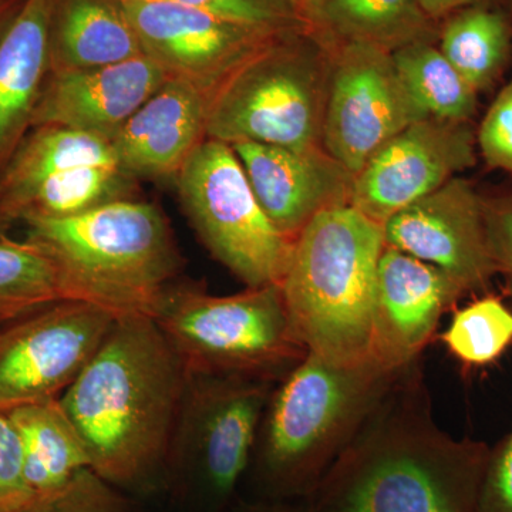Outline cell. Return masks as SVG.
I'll use <instances>...</instances> for the list:
<instances>
[{
  "mask_svg": "<svg viewBox=\"0 0 512 512\" xmlns=\"http://www.w3.org/2000/svg\"><path fill=\"white\" fill-rule=\"evenodd\" d=\"M23 512H136L133 497L84 470L62 490L37 498Z\"/></svg>",
  "mask_w": 512,
  "mask_h": 512,
  "instance_id": "cell-29",
  "label": "cell"
},
{
  "mask_svg": "<svg viewBox=\"0 0 512 512\" xmlns=\"http://www.w3.org/2000/svg\"><path fill=\"white\" fill-rule=\"evenodd\" d=\"M141 55L123 0H53L50 72L93 69Z\"/></svg>",
  "mask_w": 512,
  "mask_h": 512,
  "instance_id": "cell-21",
  "label": "cell"
},
{
  "mask_svg": "<svg viewBox=\"0 0 512 512\" xmlns=\"http://www.w3.org/2000/svg\"><path fill=\"white\" fill-rule=\"evenodd\" d=\"M117 315L66 299L0 325V412L60 399L109 335Z\"/></svg>",
  "mask_w": 512,
  "mask_h": 512,
  "instance_id": "cell-10",
  "label": "cell"
},
{
  "mask_svg": "<svg viewBox=\"0 0 512 512\" xmlns=\"http://www.w3.org/2000/svg\"><path fill=\"white\" fill-rule=\"evenodd\" d=\"M511 6H512V0H510Z\"/></svg>",
  "mask_w": 512,
  "mask_h": 512,
  "instance_id": "cell-39",
  "label": "cell"
},
{
  "mask_svg": "<svg viewBox=\"0 0 512 512\" xmlns=\"http://www.w3.org/2000/svg\"><path fill=\"white\" fill-rule=\"evenodd\" d=\"M476 512H512V430L490 448Z\"/></svg>",
  "mask_w": 512,
  "mask_h": 512,
  "instance_id": "cell-33",
  "label": "cell"
},
{
  "mask_svg": "<svg viewBox=\"0 0 512 512\" xmlns=\"http://www.w3.org/2000/svg\"><path fill=\"white\" fill-rule=\"evenodd\" d=\"M174 183L191 227L220 264L247 288L281 284L293 241L266 217L234 148L205 138Z\"/></svg>",
  "mask_w": 512,
  "mask_h": 512,
  "instance_id": "cell-9",
  "label": "cell"
},
{
  "mask_svg": "<svg viewBox=\"0 0 512 512\" xmlns=\"http://www.w3.org/2000/svg\"><path fill=\"white\" fill-rule=\"evenodd\" d=\"M266 217L295 241L320 212L350 205L355 175L323 147L231 144Z\"/></svg>",
  "mask_w": 512,
  "mask_h": 512,
  "instance_id": "cell-16",
  "label": "cell"
},
{
  "mask_svg": "<svg viewBox=\"0 0 512 512\" xmlns=\"http://www.w3.org/2000/svg\"><path fill=\"white\" fill-rule=\"evenodd\" d=\"M150 318L188 373L279 382L308 355L293 335L278 284L217 296L175 281Z\"/></svg>",
  "mask_w": 512,
  "mask_h": 512,
  "instance_id": "cell-7",
  "label": "cell"
},
{
  "mask_svg": "<svg viewBox=\"0 0 512 512\" xmlns=\"http://www.w3.org/2000/svg\"><path fill=\"white\" fill-rule=\"evenodd\" d=\"M384 244L446 272L467 295H485L498 275L484 215V195L466 178L396 212L383 224Z\"/></svg>",
  "mask_w": 512,
  "mask_h": 512,
  "instance_id": "cell-13",
  "label": "cell"
},
{
  "mask_svg": "<svg viewBox=\"0 0 512 512\" xmlns=\"http://www.w3.org/2000/svg\"><path fill=\"white\" fill-rule=\"evenodd\" d=\"M403 370L308 353L269 396L242 497L308 500Z\"/></svg>",
  "mask_w": 512,
  "mask_h": 512,
  "instance_id": "cell-3",
  "label": "cell"
},
{
  "mask_svg": "<svg viewBox=\"0 0 512 512\" xmlns=\"http://www.w3.org/2000/svg\"><path fill=\"white\" fill-rule=\"evenodd\" d=\"M476 163L470 121L429 117L404 128L367 161L353 180L350 205L383 225Z\"/></svg>",
  "mask_w": 512,
  "mask_h": 512,
  "instance_id": "cell-14",
  "label": "cell"
},
{
  "mask_svg": "<svg viewBox=\"0 0 512 512\" xmlns=\"http://www.w3.org/2000/svg\"><path fill=\"white\" fill-rule=\"evenodd\" d=\"M466 295L436 266L384 248L377 269L370 356L392 370L419 362L444 313Z\"/></svg>",
  "mask_w": 512,
  "mask_h": 512,
  "instance_id": "cell-15",
  "label": "cell"
},
{
  "mask_svg": "<svg viewBox=\"0 0 512 512\" xmlns=\"http://www.w3.org/2000/svg\"><path fill=\"white\" fill-rule=\"evenodd\" d=\"M291 2L296 13H298L299 18H301L309 28V20H311L316 9L319 8L322 0H291Z\"/></svg>",
  "mask_w": 512,
  "mask_h": 512,
  "instance_id": "cell-38",
  "label": "cell"
},
{
  "mask_svg": "<svg viewBox=\"0 0 512 512\" xmlns=\"http://www.w3.org/2000/svg\"><path fill=\"white\" fill-rule=\"evenodd\" d=\"M144 55L211 97L239 66L282 33L171 2L123 0ZM288 33V32H286Z\"/></svg>",
  "mask_w": 512,
  "mask_h": 512,
  "instance_id": "cell-12",
  "label": "cell"
},
{
  "mask_svg": "<svg viewBox=\"0 0 512 512\" xmlns=\"http://www.w3.org/2000/svg\"><path fill=\"white\" fill-rule=\"evenodd\" d=\"M167 79L146 55L93 69L49 72L32 128L67 127L111 143Z\"/></svg>",
  "mask_w": 512,
  "mask_h": 512,
  "instance_id": "cell-17",
  "label": "cell"
},
{
  "mask_svg": "<svg viewBox=\"0 0 512 512\" xmlns=\"http://www.w3.org/2000/svg\"><path fill=\"white\" fill-rule=\"evenodd\" d=\"M484 215L491 254L512 302V194L484 197Z\"/></svg>",
  "mask_w": 512,
  "mask_h": 512,
  "instance_id": "cell-34",
  "label": "cell"
},
{
  "mask_svg": "<svg viewBox=\"0 0 512 512\" xmlns=\"http://www.w3.org/2000/svg\"><path fill=\"white\" fill-rule=\"evenodd\" d=\"M77 165L119 163L103 138L67 127H33L0 173V238L22 224L30 198L47 178Z\"/></svg>",
  "mask_w": 512,
  "mask_h": 512,
  "instance_id": "cell-20",
  "label": "cell"
},
{
  "mask_svg": "<svg viewBox=\"0 0 512 512\" xmlns=\"http://www.w3.org/2000/svg\"><path fill=\"white\" fill-rule=\"evenodd\" d=\"M275 384L187 373L164 468V490L180 510L228 512L237 504Z\"/></svg>",
  "mask_w": 512,
  "mask_h": 512,
  "instance_id": "cell-6",
  "label": "cell"
},
{
  "mask_svg": "<svg viewBox=\"0 0 512 512\" xmlns=\"http://www.w3.org/2000/svg\"><path fill=\"white\" fill-rule=\"evenodd\" d=\"M26 238L52 256L67 296L117 316H151L184 259L163 210L137 198L76 217L28 220Z\"/></svg>",
  "mask_w": 512,
  "mask_h": 512,
  "instance_id": "cell-5",
  "label": "cell"
},
{
  "mask_svg": "<svg viewBox=\"0 0 512 512\" xmlns=\"http://www.w3.org/2000/svg\"><path fill=\"white\" fill-rule=\"evenodd\" d=\"M490 446L441 429L406 367L306 500L312 512H476Z\"/></svg>",
  "mask_w": 512,
  "mask_h": 512,
  "instance_id": "cell-1",
  "label": "cell"
},
{
  "mask_svg": "<svg viewBox=\"0 0 512 512\" xmlns=\"http://www.w3.org/2000/svg\"><path fill=\"white\" fill-rule=\"evenodd\" d=\"M397 72L431 119L467 123L478 93L451 66L434 42H416L392 53Z\"/></svg>",
  "mask_w": 512,
  "mask_h": 512,
  "instance_id": "cell-26",
  "label": "cell"
},
{
  "mask_svg": "<svg viewBox=\"0 0 512 512\" xmlns=\"http://www.w3.org/2000/svg\"><path fill=\"white\" fill-rule=\"evenodd\" d=\"M35 501L18 430L8 412H0V512H23Z\"/></svg>",
  "mask_w": 512,
  "mask_h": 512,
  "instance_id": "cell-31",
  "label": "cell"
},
{
  "mask_svg": "<svg viewBox=\"0 0 512 512\" xmlns=\"http://www.w3.org/2000/svg\"><path fill=\"white\" fill-rule=\"evenodd\" d=\"M138 180L119 165H77L47 178L30 198L22 224L28 220H62L111 202L136 198Z\"/></svg>",
  "mask_w": 512,
  "mask_h": 512,
  "instance_id": "cell-25",
  "label": "cell"
},
{
  "mask_svg": "<svg viewBox=\"0 0 512 512\" xmlns=\"http://www.w3.org/2000/svg\"><path fill=\"white\" fill-rule=\"evenodd\" d=\"M510 25L503 13L473 6L447 20L440 52L477 93L493 86L510 53Z\"/></svg>",
  "mask_w": 512,
  "mask_h": 512,
  "instance_id": "cell-24",
  "label": "cell"
},
{
  "mask_svg": "<svg viewBox=\"0 0 512 512\" xmlns=\"http://www.w3.org/2000/svg\"><path fill=\"white\" fill-rule=\"evenodd\" d=\"M476 137L487 167L512 175V82L495 97Z\"/></svg>",
  "mask_w": 512,
  "mask_h": 512,
  "instance_id": "cell-32",
  "label": "cell"
},
{
  "mask_svg": "<svg viewBox=\"0 0 512 512\" xmlns=\"http://www.w3.org/2000/svg\"><path fill=\"white\" fill-rule=\"evenodd\" d=\"M332 47L311 29L276 36L210 97L207 138L323 147Z\"/></svg>",
  "mask_w": 512,
  "mask_h": 512,
  "instance_id": "cell-8",
  "label": "cell"
},
{
  "mask_svg": "<svg viewBox=\"0 0 512 512\" xmlns=\"http://www.w3.org/2000/svg\"><path fill=\"white\" fill-rule=\"evenodd\" d=\"M143 2H171L195 6L237 20L256 28L275 33L309 29L296 13L291 0H143Z\"/></svg>",
  "mask_w": 512,
  "mask_h": 512,
  "instance_id": "cell-30",
  "label": "cell"
},
{
  "mask_svg": "<svg viewBox=\"0 0 512 512\" xmlns=\"http://www.w3.org/2000/svg\"><path fill=\"white\" fill-rule=\"evenodd\" d=\"M210 97L168 77L111 141L117 163L136 180L175 181L207 138Z\"/></svg>",
  "mask_w": 512,
  "mask_h": 512,
  "instance_id": "cell-18",
  "label": "cell"
},
{
  "mask_svg": "<svg viewBox=\"0 0 512 512\" xmlns=\"http://www.w3.org/2000/svg\"><path fill=\"white\" fill-rule=\"evenodd\" d=\"M440 340L466 369L494 365L512 346V308L493 293L480 295L453 313Z\"/></svg>",
  "mask_w": 512,
  "mask_h": 512,
  "instance_id": "cell-28",
  "label": "cell"
},
{
  "mask_svg": "<svg viewBox=\"0 0 512 512\" xmlns=\"http://www.w3.org/2000/svg\"><path fill=\"white\" fill-rule=\"evenodd\" d=\"M187 373L150 316H117L59 399L82 436L93 473L131 497L164 490L165 457Z\"/></svg>",
  "mask_w": 512,
  "mask_h": 512,
  "instance_id": "cell-2",
  "label": "cell"
},
{
  "mask_svg": "<svg viewBox=\"0 0 512 512\" xmlns=\"http://www.w3.org/2000/svg\"><path fill=\"white\" fill-rule=\"evenodd\" d=\"M26 0H0V40L25 5Z\"/></svg>",
  "mask_w": 512,
  "mask_h": 512,
  "instance_id": "cell-37",
  "label": "cell"
},
{
  "mask_svg": "<svg viewBox=\"0 0 512 512\" xmlns=\"http://www.w3.org/2000/svg\"><path fill=\"white\" fill-rule=\"evenodd\" d=\"M8 414L22 441L26 480L36 500L62 490L90 470L82 436L59 399L18 407Z\"/></svg>",
  "mask_w": 512,
  "mask_h": 512,
  "instance_id": "cell-23",
  "label": "cell"
},
{
  "mask_svg": "<svg viewBox=\"0 0 512 512\" xmlns=\"http://www.w3.org/2000/svg\"><path fill=\"white\" fill-rule=\"evenodd\" d=\"M484 0H417L421 12L431 20L446 18V16L454 15L460 10L473 8V6H480Z\"/></svg>",
  "mask_w": 512,
  "mask_h": 512,
  "instance_id": "cell-36",
  "label": "cell"
},
{
  "mask_svg": "<svg viewBox=\"0 0 512 512\" xmlns=\"http://www.w3.org/2000/svg\"><path fill=\"white\" fill-rule=\"evenodd\" d=\"M228 512H312L306 501L256 500L241 497Z\"/></svg>",
  "mask_w": 512,
  "mask_h": 512,
  "instance_id": "cell-35",
  "label": "cell"
},
{
  "mask_svg": "<svg viewBox=\"0 0 512 512\" xmlns=\"http://www.w3.org/2000/svg\"><path fill=\"white\" fill-rule=\"evenodd\" d=\"M66 299L62 275L45 248L29 238H0V325Z\"/></svg>",
  "mask_w": 512,
  "mask_h": 512,
  "instance_id": "cell-27",
  "label": "cell"
},
{
  "mask_svg": "<svg viewBox=\"0 0 512 512\" xmlns=\"http://www.w3.org/2000/svg\"><path fill=\"white\" fill-rule=\"evenodd\" d=\"M309 29L329 46L366 43L390 53L436 40L434 22L417 0H322Z\"/></svg>",
  "mask_w": 512,
  "mask_h": 512,
  "instance_id": "cell-22",
  "label": "cell"
},
{
  "mask_svg": "<svg viewBox=\"0 0 512 512\" xmlns=\"http://www.w3.org/2000/svg\"><path fill=\"white\" fill-rule=\"evenodd\" d=\"M53 0H26L0 40V173L32 130L50 72Z\"/></svg>",
  "mask_w": 512,
  "mask_h": 512,
  "instance_id": "cell-19",
  "label": "cell"
},
{
  "mask_svg": "<svg viewBox=\"0 0 512 512\" xmlns=\"http://www.w3.org/2000/svg\"><path fill=\"white\" fill-rule=\"evenodd\" d=\"M383 225L352 205L320 212L293 241L281 291L293 335L340 365L372 359Z\"/></svg>",
  "mask_w": 512,
  "mask_h": 512,
  "instance_id": "cell-4",
  "label": "cell"
},
{
  "mask_svg": "<svg viewBox=\"0 0 512 512\" xmlns=\"http://www.w3.org/2000/svg\"><path fill=\"white\" fill-rule=\"evenodd\" d=\"M332 47L322 146L356 175L404 128L429 119L393 55L366 43Z\"/></svg>",
  "mask_w": 512,
  "mask_h": 512,
  "instance_id": "cell-11",
  "label": "cell"
}]
</instances>
